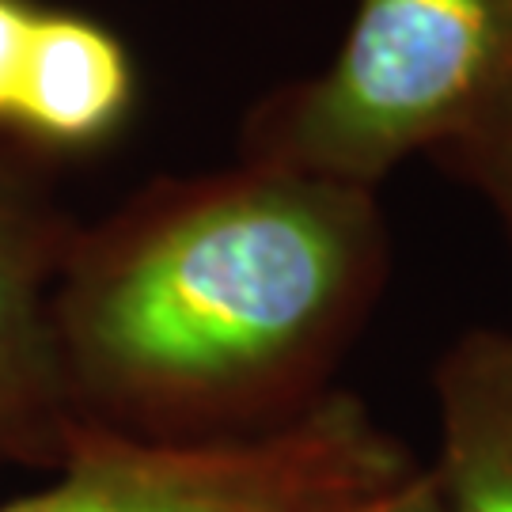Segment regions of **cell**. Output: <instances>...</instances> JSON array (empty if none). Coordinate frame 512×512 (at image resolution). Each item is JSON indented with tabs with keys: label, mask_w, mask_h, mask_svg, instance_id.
Here are the masks:
<instances>
[{
	"label": "cell",
	"mask_w": 512,
	"mask_h": 512,
	"mask_svg": "<svg viewBox=\"0 0 512 512\" xmlns=\"http://www.w3.org/2000/svg\"><path fill=\"white\" fill-rule=\"evenodd\" d=\"M384 478V444L342 395L232 437H137L76 421L61 471L0 512H342Z\"/></svg>",
	"instance_id": "3957f363"
},
{
	"label": "cell",
	"mask_w": 512,
	"mask_h": 512,
	"mask_svg": "<svg viewBox=\"0 0 512 512\" xmlns=\"http://www.w3.org/2000/svg\"><path fill=\"white\" fill-rule=\"evenodd\" d=\"M73 236L35 160L0 148V452H61L76 425L54 323Z\"/></svg>",
	"instance_id": "277c9868"
},
{
	"label": "cell",
	"mask_w": 512,
	"mask_h": 512,
	"mask_svg": "<svg viewBox=\"0 0 512 512\" xmlns=\"http://www.w3.org/2000/svg\"><path fill=\"white\" fill-rule=\"evenodd\" d=\"M346 512H448V505H444V494L437 486V475H421L403 478L391 490L368 497V501H361V505H353Z\"/></svg>",
	"instance_id": "9c48e42d"
},
{
	"label": "cell",
	"mask_w": 512,
	"mask_h": 512,
	"mask_svg": "<svg viewBox=\"0 0 512 512\" xmlns=\"http://www.w3.org/2000/svg\"><path fill=\"white\" fill-rule=\"evenodd\" d=\"M512 107V0H357L319 73L258 99L239 160L376 186Z\"/></svg>",
	"instance_id": "7a4b0ae2"
},
{
	"label": "cell",
	"mask_w": 512,
	"mask_h": 512,
	"mask_svg": "<svg viewBox=\"0 0 512 512\" xmlns=\"http://www.w3.org/2000/svg\"><path fill=\"white\" fill-rule=\"evenodd\" d=\"M137 73L122 38L80 12L42 8L12 137L46 152H88L126 126Z\"/></svg>",
	"instance_id": "5b68a950"
},
{
	"label": "cell",
	"mask_w": 512,
	"mask_h": 512,
	"mask_svg": "<svg viewBox=\"0 0 512 512\" xmlns=\"http://www.w3.org/2000/svg\"><path fill=\"white\" fill-rule=\"evenodd\" d=\"M448 512H512V334H467L437 372Z\"/></svg>",
	"instance_id": "8992f818"
},
{
	"label": "cell",
	"mask_w": 512,
	"mask_h": 512,
	"mask_svg": "<svg viewBox=\"0 0 512 512\" xmlns=\"http://www.w3.org/2000/svg\"><path fill=\"white\" fill-rule=\"evenodd\" d=\"M384 270L372 186L251 160L164 179L73 236L54 296L69 399L110 414L107 429L171 440L304 410Z\"/></svg>",
	"instance_id": "6da1fadb"
},
{
	"label": "cell",
	"mask_w": 512,
	"mask_h": 512,
	"mask_svg": "<svg viewBox=\"0 0 512 512\" xmlns=\"http://www.w3.org/2000/svg\"><path fill=\"white\" fill-rule=\"evenodd\" d=\"M433 160L459 183L471 186L512 239V107L486 129H478L475 137L437 152Z\"/></svg>",
	"instance_id": "52a82bcc"
},
{
	"label": "cell",
	"mask_w": 512,
	"mask_h": 512,
	"mask_svg": "<svg viewBox=\"0 0 512 512\" xmlns=\"http://www.w3.org/2000/svg\"><path fill=\"white\" fill-rule=\"evenodd\" d=\"M38 12V0H0V133H12Z\"/></svg>",
	"instance_id": "ba28073f"
}]
</instances>
